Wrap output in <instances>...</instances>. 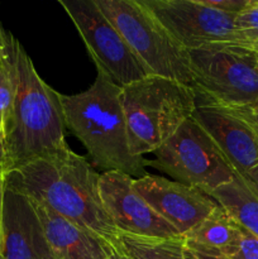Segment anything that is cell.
I'll use <instances>...</instances> for the list:
<instances>
[{"mask_svg": "<svg viewBox=\"0 0 258 259\" xmlns=\"http://www.w3.org/2000/svg\"><path fill=\"white\" fill-rule=\"evenodd\" d=\"M100 174L70 147L5 175V186L45 204L75 224L120 244L99 191Z\"/></svg>", "mask_w": 258, "mask_h": 259, "instance_id": "6da1fadb", "label": "cell"}, {"mask_svg": "<svg viewBox=\"0 0 258 259\" xmlns=\"http://www.w3.org/2000/svg\"><path fill=\"white\" fill-rule=\"evenodd\" d=\"M12 52L15 96L5 133L9 172L68 147L60 93L38 75L32 58L15 37Z\"/></svg>", "mask_w": 258, "mask_h": 259, "instance_id": "7a4b0ae2", "label": "cell"}, {"mask_svg": "<svg viewBox=\"0 0 258 259\" xmlns=\"http://www.w3.org/2000/svg\"><path fill=\"white\" fill-rule=\"evenodd\" d=\"M60 101L66 131L82 143L95 166L138 179L146 175L148 159L134 156L129 147L120 86L98 72L88 90L60 94Z\"/></svg>", "mask_w": 258, "mask_h": 259, "instance_id": "3957f363", "label": "cell"}, {"mask_svg": "<svg viewBox=\"0 0 258 259\" xmlns=\"http://www.w3.org/2000/svg\"><path fill=\"white\" fill-rule=\"evenodd\" d=\"M196 91L169 78L148 76L121 88L129 147L134 156L153 153L192 116Z\"/></svg>", "mask_w": 258, "mask_h": 259, "instance_id": "277c9868", "label": "cell"}, {"mask_svg": "<svg viewBox=\"0 0 258 259\" xmlns=\"http://www.w3.org/2000/svg\"><path fill=\"white\" fill-rule=\"evenodd\" d=\"M187 57L199 98L235 109L258 103V56L250 43H214Z\"/></svg>", "mask_w": 258, "mask_h": 259, "instance_id": "5b68a950", "label": "cell"}, {"mask_svg": "<svg viewBox=\"0 0 258 259\" xmlns=\"http://www.w3.org/2000/svg\"><path fill=\"white\" fill-rule=\"evenodd\" d=\"M151 76L169 78L194 89L184 50L139 0H95Z\"/></svg>", "mask_w": 258, "mask_h": 259, "instance_id": "8992f818", "label": "cell"}, {"mask_svg": "<svg viewBox=\"0 0 258 259\" xmlns=\"http://www.w3.org/2000/svg\"><path fill=\"white\" fill-rule=\"evenodd\" d=\"M153 156L148 166L206 194L235 177L234 169L214 139L192 116L153 152Z\"/></svg>", "mask_w": 258, "mask_h": 259, "instance_id": "52a82bcc", "label": "cell"}, {"mask_svg": "<svg viewBox=\"0 0 258 259\" xmlns=\"http://www.w3.org/2000/svg\"><path fill=\"white\" fill-rule=\"evenodd\" d=\"M58 4L81 35L98 72L120 88L151 76L95 0H58Z\"/></svg>", "mask_w": 258, "mask_h": 259, "instance_id": "ba28073f", "label": "cell"}, {"mask_svg": "<svg viewBox=\"0 0 258 259\" xmlns=\"http://www.w3.org/2000/svg\"><path fill=\"white\" fill-rule=\"evenodd\" d=\"M184 50L214 43H245L235 25L238 14L224 13L202 0H139Z\"/></svg>", "mask_w": 258, "mask_h": 259, "instance_id": "9c48e42d", "label": "cell"}, {"mask_svg": "<svg viewBox=\"0 0 258 259\" xmlns=\"http://www.w3.org/2000/svg\"><path fill=\"white\" fill-rule=\"evenodd\" d=\"M192 118L214 139L235 175L258 186V125L250 109L227 108L197 96Z\"/></svg>", "mask_w": 258, "mask_h": 259, "instance_id": "30bf717a", "label": "cell"}, {"mask_svg": "<svg viewBox=\"0 0 258 259\" xmlns=\"http://www.w3.org/2000/svg\"><path fill=\"white\" fill-rule=\"evenodd\" d=\"M134 179L118 171L100 174L99 191L104 209L120 234L146 239H182L133 186Z\"/></svg>", "mask_w": 258, "mask_h": 259, "instance_id": "8fae6325", "label": "cell"}, {"mask_svg": "<svg viewBox=\"0 0 258 259\" xmlns=\"http://www.w3.org/2000/svg\"><path fill=\"white\" fill-rule=\"evenodd\" d=\"M134 189L152 209L179 232L181 237L206 219L219 204L196 187L146 174L134 179Z\"/></svg>", "mask_w": 258, "mask_h": 259, "instance_id": "7c38bea8", "label": "cell"}, {"mask_svg": "<svg viewBox=\"0 0 258 259\" xmlns=\"http://www.w3.org/2000/svg\"><path fill=\"white\" fill-rule=\"evenodd\" d=\"M2 255L5 259H58L48 244L32 200L7 186Z\"/></svg>", "mask_w": 258, "mask_h": 259, "instance_id": "4fadbf2b", "label": "cell"}, {"mask_svg": "<svg viewBox=\"0 0 258 259\" xmlns=\"http://www.w3.org/2000/svg\"><path fill=\"white\" fill-rule=\"evenodd\" d=\"M32 200V199H30ZM48 244L58 259H106L121 248L32 200Z\"/></svg>", "mask_w": 258, "mask_h": 259, "instance_id": "5bb4252c", "label": "cell"}, {"mask_svg": "<svg viewBox=\"0 0 258 259\" xmlns=\"http://www.w3.org/2000/svg\"><path fill=\"white\" fill-rule=\"evenodd\" d=\"M207 195L238 224L258 238V186L235 175L233 181Z\"/></svg>", "mask_w": 258, "mask_h": 259, "instance_id": "9a60e30c", "label": "cell"}, {"mask_svg": "<svg viewBox=\"0 0 258 259\" xmlns=\"http://www.w3.org/2000/svg\"><path fill=\"white\" fill-rule=\"evenodd\" d=\"M238 223L219 205L217 210L182 237L185 242L222 253L237 234Z\"/></svg>", "mask_w": 258, "mask_h": 259, "instance_id": "2e32d148", "label": "cell"}, {"mask_svg": "<svg viewBox=\"0 0 258 259\" xmlns=\"http://www.w3.org/2000/svg\"><path fill=\"white\" fill-rule=\"evenodd\" d=\"M120 244L133 259H186L184 239H146L120 234Z\"/></svg>", "mask_w": 258, "mask_h": 259, "instance_id": "e0dca14e", "label": "cell"}, {"mask_svg": "<svg viewBox=\"0 0 258 259\" xmlns=\"http://www.w3.org/2000/svg\"><path fill=\"white\" fill-rule=\"evenodd\" d=\"M13 37L14 35L9 34L7 45L0 47V128L4 138L13 113L15 96L14 63L12 52Z\"/></svg>", "mask_w": 258, "mask_h": 259, "instance_id": "ac0fdd59", "label": "cell"}, {"mask_svg": "<svg viewBox=\"0 0 258 259\" xmlns=\"http://www.w3.org/2000/svg\"><path fill=\"white\" fill-rule=\"evenodd\" d=\"M222 253L229 259H258V238L238 224L234 240Z\"/></svg>", "mask_w": 258, "mask_h": 259, "instance_id": "d6986e66", "label": "cell"}, {"mask_svg": "<svg viewBox=\"0 0 258 259\" xmlns=\"http://www.w3.org/2000/svg\"><path fill=\"white\" fill-rule=\"evenodd\" d=\"M235 25L239 30H258V0H249L247 7L237 15Z\"/></svg>", "mask_w": 258, "mask_h": 259, "instance_id": "ffe728a7", "label": "cell"}, {"mask_svg": "<svg viewBox=\"0 0 258 259\" xmlns=\"http://www.w3.org/2000/svg\"><path fill=\"white\" fill-rule=\"evenodd\" d=\"M184 255L186 259H229L218 250L206 249L184 240Z\"/></svg>", "mask_w": 258, "mask_h": 259, "instance_id": "44dd1931", "label": "cell"}, {"mask_svg": "<svg viewBox=\"0 0 258 259\" xmlns=\"http://www.w3.org/2000/svg\"><path fill=\"white\" fill-rule=\"evenodd\" d=\"M205 5L230 14H239L248 5L249 0H202Z\"/></svg>", "mask_w": 258, "mask_h": 259, "instance_id": "7402d4cb", "label": "cell"}, {"mask_svg": "<svg viewBox=\"0 0 258 259\" xmlns=\"http://www.w3.org/2000/svg\"><path fill=\"white\" fill-rule=\"evenodd\" d=\"M8 172H9V166H8L7 147H5L4 134L0 128V175H7Z\"/></svg>", "mask_w": 258, "mask_h": 259, "instance_id": "603a6c76", "label": "cell"}, {"mask_svg": "<svg viewBox=\"0 0 258 259\" xmlns=\"http://www.w3.org/2000/svg\"><path fill=\"white\" fill-rule=\"evenodd\" d=\"M5 191V175H0V254H2L3 243V206H4Z\"/></svg>", "mask_w": 258, "mask_h": 259, "instance_id": "cb8c5ba5", "label": "cell"}, {"mask_svg": "<svg viewBox=\"0 0 258 259\" xmlns=\"http://www.w3.org/2000/svg\"><path fill=\"white\" fill-rule=\"evenodd\" d=\"M243 34L245 43H258V30H245Z\"/></svg>", "mask_w": 258, "mask_h": 259, "instance_id": "d4e9b609", "label": "cell"}, {"mask_svg": "<svg viewBox=\"0 0 258 259\" xmlns=\"http://www.w3.org/2000/svg\"><path fill=\"white\" fill-rule=\"evenodd\" d=\"M106 259H133V258H132L131 255H129L128 253L123 249V247H121L120 249L116 250L114 254H111L110 257H108Z\"/></svg>", "mask_w": 258, "mask_h": 259, "instance_id": "484cf974", "label": "cell"}, {"mask_svg": "<svg viewBox=\"0 0 258 259\" xmlns=\"http://www.w3.org/2000/svg\"><path fill=\"white\" fill-rule=\"evenodd\" d=\"M9 32H5L4 28L0 24V47L5 46L8 43V39H9Z\"/></svg>", "mask_w": 258, "mask_h": 259, "instance_id": "4316f807", "label": "cell"}, {"mask_svg": "<svg viewBox=\"0 0 258 259\" xmlns=\"http://www.w3.org/2000/svg\"><path fill=\"white\" fill-rule=\"evenodd\" d=\"M250 113H252V118H253V120H254V123L257 124V125H258V115H257V114L253 113L252 110H250Z\"/></svg>", "mask_w": 258, "mask_h": 259, "instance_id": "83f0119b", "label": "cell"}, {"mask_svg": "<svg viewBox=\"0 0 258 259\" xmlns=\"http://www.w3.org/2000/svg\"><path fill=\"white\" fill-rule=\"evenodd\" d=\"M250 110H252V111H253V113H254V114H257V115H258V103H257V104H255V105H254V106H253V108H252V109H250Z\"/></svg>", "mask_w": 258, "mask_h": 259, "instance_id": "f1b7e54d", "label": "cell"}, {"mask_svg": "<svg viewBox=\"0 0 258 259\" xmlns=\"http://www.w3.org/2000/svg\"><path fill=\"white\" fill-rule=\"evenodd\" d=\"M250 45H252V47L254 48L255 53H257V56H258V43H250Z\"/></svg>", "mask_w": 258, "mask_h": 259, "instance_id": "f546056e", "label": "cell"}, {"mask_svg": "<svg viewBox=\"0 0 258 259\" xmlns=\"http://www.w3.org/2000/svg\"><path fill=\"white\" fill-rule=\"evenodd\" d=\"M0 259H5V258H4V257H3V255H2V254H0Z\"/></svg>", "mask_w": 258, "mask_h": 259, "instance_id": "4dcf8cb0", "label": "cell"}]
</instances>
